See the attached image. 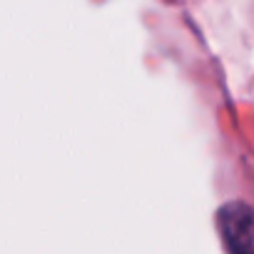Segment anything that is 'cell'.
<instances>
[{"mask_svg": "<svg viewBox=\"0 0 254 254\" xmlns=\"http://www.w3.org/2000/svg\"><path fill=\"white\" fill-rule=\"evenodd\" d=\"M217 224L229 254H252V209L247 202H229L219 209Z\"/></svg>", "mask_w": 254, "mask_h": 254, "instance_id": "1", "label": "cell"}]
</instances>
